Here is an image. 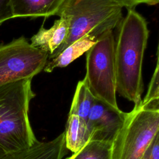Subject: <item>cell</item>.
Instances as JSON below:
<instances>
[{
  "mask_svg": "<svg viewBox=\"0 0 159 159\" xmlns=\"http://www.w3.org/2000/svg\"><path fill=\"white\" fill-rule=\"evenodd\" d=\"M12 18L10 0H0V25Z\"/></svg>",
  "mask_w": 159,
  "mask_h": 159,
  "instance_id": "e0dca14e",
  "label": "cell"
},
{
  "mask_svg": "<svg viewBox=\"0 0 159 159\" xmlns=\"http://www.w3.org/2000/svg\"><path fill=\"white\" fill-rule=\"evenodd\" d=\"M112 143L89 140L80 150L66 159H112Z\"/></svg>",
  "mask_w": 159,
  "mask_h": 159,
  "instance_id": "5bb4252c",
  "label": "cell"
},
{
  "mask_svg": "<svg viewBox=\"0 0 159 159\" xmlns=\"http://www.w3.org/2000/svg\"><path fill=\"white\" fill-rule=\"evenodd\" d=\"M127 112L115 110L94 99L86 124L90 134L89 140L112 143L122 127Z\"/></svg>",
  "mask_w": 159,
  "mask_h": 159,
  "instance_id": "52a82bcc",
  "label": "cell"
},
{
  "mask_svg": "<svg viewBox=\"0 0 159 159\" xmlns=\"http://www.w3.org/2000/svg\"><path fill=\"white\" fill-rule=\"evenodd\" d=\"M67 150L63 132L50 141H39L27 149L6 154L1 159H62Z\"/></svg>",
  "mask_w": 159,
  "mask_h": 159,
  "instance_id": "ba28073f",
  "label": "cell"
},
{
  "mask_svg": "<svg viewBox=\"0 0 159 159\" xmlns=\"http://www.w3.org/2000/svg\"><path fill=\"white\" fill-rule=\"evenodd\" d=\"M68 32V22L60 17L54 21L53 25L48 29L42 25L38 32L31 37L30 44L50 55L63 43Z\"/></svg>",
  "mask_w": 159,
  "mask_h": 159,
  "instance_id": "9c48e42d",
  "label": "cell"
},
{
  "mask_svg": "<svg viewBox=\"0 0 159 159\" xmlns=\"http://www.w3.org/2000/svg\"><path fill=\"white\" fill-rule=\"evenodd\" d=\"M64 132L66 147L73 153L80 150L90 139L86 122L73 114H68Z\"/></svg>",
  "mask_w": 159,
  "mask_h": 159,
  "instance_id": "7c38bea8",
  "label": "cell"
},
{
  "mask_svg": "<svg viewBox=\"0 0 159 159\" xmlns=\"http://www.w3.org/2000/svg\"><path fill=\"white\" fill-rule=\"evenodd\" d=\"M94 99L87 86L85 79L83 78L79 81L76 85L69 114L77 115L86 122Z\"/></svg>",
  "mask_w": 159,
  "mask_h": 159,
  "instance_id": "4fadbf2b",
  "label": "cell"
},
{
  "mask_svg": "<svg viewBox=\"0 0 159 159\" xmlns=\"http://www.w3.org/2000/svg\"><path fill=\"white\" fill-rule=\"evenodd\" d=\"M158 53L157 49L156 67L149 83L147 94L140 102V106L144 108L159 109V65Z\"/></svg>",
  "mask_w": 159,
  "mask_h": 159,
  "instance_id": "9a60e30c",
  "label": "cell"
},
{
  "mask_svg": "<svg viewBox=\"0 0 159 159\" xmlns=\"http://www.w3.org/2000/svg\"><path fill=\"white\" fill-rule=\"evenodd\" d=\"M65 0H10L12 18L55 16Z\"/></svg>",
  "mask_w": 159,
  "mask_h": 159,
  "instance_id": "30bf717a",
  "label": "cell"
},
{
  "mask_svg": "<svg viewBox=\"0 0 159 159\" xmlns=\"http://www.w3.org/2000/svg\"><path fill=\"white\" fill-rule=\"evenodd\" d=\"M5 155H6L5 152L3 151V150H2V148H0V159H1L2 157H3Z\"/></svg>",
  "mask_w": 159,
  "mask_h": 159,
  "instance_id": "d6986e66",
  "label": "cell"
},
{
  "mask_svg": "<svg viewBox=\"0 0 159 159\" xmlns=\"http://www.w3.org/2000/svg\"><path fill=\"white\" fill-rule=\"evenodd\" d=\"M48 53L32 46L24 37L0 43V86L32 78L43 70Z\"/></svg>",
  "mask_w": 159,
  "mask_h": 159,
  "instance_id": "8992f818",
  "label": "cell"
},
{
  "mask_svg": "<svg viewBox=\"0 0 159 159\" xmlns=\"http://www.w3.org/2000/svg\"><path fill=\"white\" fill-rule=\"evenodd\" d=\"M87 86L95 99L119 110L116 101L115 38L113 30L101 35L86 52Z\"/></svg>",
  "mask_w": 159,
  "mask_h": 159,
  "instance_id": "277c9868",
  "label": "cell"
},
{
  "mask_svg": "<svg viewBox=\"0 0 159 159\" xmlns=\"http://www.w3.org/2000/svg\"><path fill=\"white\" fill-rule=\"evenodd\" d=\"M32 79L0 86V148L6 154L27 149L39 142L29 117L30 102L35 96Z\"/></svg>",
  "mask_w": 159,
  "mask_h": 159,
  "instance_id": "7a4b0ae2",
  "label": "cell"
},
{
  "mask_svg": "<svg viewBox=\"0 0 159 159\" xmlns=\"http://www.w3.org/2000/svg\"><path fill=\"white\" fill-rule=\"evenodd\" d=\"M121 4L124 7L127 9L134 8L139 4H147L149 6L156 5L158 3L159 0H115Z\"/></svg>",
  "mask_w": 159,
  "mask_h": 159,
  "instance_id": "ac0fdd59",
  "label": "cell"
},
{
  "mask_svg": "<svg viewBox=\"0 0 159 159\" xmlns=\"http://www.w3.org/2000/svg\"><path fill=\"white\" fill-rule=\"evenodd\" d=\"M140 159H159V134L155 136Z\"/></svg>",
  "mask_w": 159,
  "mask_h": 159,
  "instance_id": "2e32d148",
  "label": "cell"
},
{
  "mask_svg": "<svg viewBox=\"0 0 159 159\" xmlns=\"http://www.w3.org/2000/svg\"><path fill=\"white\" fill-rule=\"evenodd\" d=\"M123 6L115 0H65L55 16L65 19L68 32L63 43L48 55L51 59L66 47L86 35L99 37L117 27Z\"/></svg>",
  "mask_w": 159,
  "mask_h": 159,
  "instance_id": "3957f363",
  "label": "cell"
},
{
  "mask_svg": "<svg viewBox=\"0 0 159 159\" xmlns=\"http://www.w3.org/2000/svg\"><path fill=\"white\" fill-rule=\"evenodd\" d=\"M99 38L86 35L77 40L66 47L58 55L47 60L43 70L47 73H50L56 68L66 67L89 50Z\"/></svg>",
  "mask_w": 159,
  "mask_h": 159,
  "instance_id": "8fae6325",
  "label": "cell"
},
{
  "mask_svg": "<svg viewBox=\"0 0 159 159\" xmlns=\"http://www.w3.org/2000/svg\"><path fill=\"white\" fill-rule=\"evenodd\" d=\"M127 9L115 39L116 93L136 105L143 91L142 65L149 30L140 14L134 8Z\"/></svg>",
  "mask_w": 159,
  "mask_h": 159,
  "instance_id": "6da1fadb",
  "label": "cell"
},
{
  "mask_svg": "<svg viewBox=\"0 0 159 159\" xmlns=\"http://www.w3.org/2000/svg\"><path fill=\"white\" fill-rule=\"evenodd\" d=\"M159 134V109L134 105L112 144V159H140Z\"/></svg>",
  "mask_w": 159,
  "mask_h": 159,
  "instance_id": "5b68a950",
  "label": "cell"
}]
</instances>
